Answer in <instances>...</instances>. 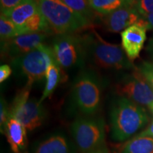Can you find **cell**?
I'll return each mask as SVG.
<instances>
[{
  "label": "cell",
  "instance_id": "6da1fadb",
  "mask_svg": "<svg viewBox=\"0 0 153 153\" xmlns=\"http://www.w3.org/2000/svg\"><path fill=\"white\" fill-rule=\"evenodd\" d=\"M149 121L143 106L125 97H118L110 109V126L112 138L125 141L145 127Z\"/></svg>",
  "mask_w": 153,
  "mask_h": 153
},
{
  "label": "cell",
  "instance_id": "7a4b0ae2",
  "mask_svg": "<svg viewBox=\"0 0 153 153\" xmlns=\"http://www.w3.org/2000/svg\"><path fill=\"white\" fill-rule=\"evenodd\" d=\"M40 12L52 33H76L87 29L91 22L60 0H36Z\"/></svg>",
  "mask_w": 153,
  "mask_h": 153
},
{
  "label": "cell",
  "instance_id": "3957f363",
  "mask_svg": "<svg viewBox=\"0 0 153 153\" xmlns=\"http://www.w3.org/2000/svg\"><path fill=\"white\" fill-rule=\"evenodd\" d=\"M84 38L87 57H89L96 65L117 70L135 68L120 45L104 41L96 31Z\"/></svg>",
  "mask_w": 153,
  "mask_h": 153
},
{
  "label": "cell",
  "instance_id": "277c9868",
  "mask_svg": "<svg viewBox=\"0 0 153 153\" xmlns=\"http://www.w3.org/2000/svg\"><path fill=\"white\" fill-rule=\"evenodd\" d=\"M51 46L54 60L61 68L82 67L87 57L85 38L76 33L57 34Z\"/></svg>",
  "mask_w": 153,
  "mask_h": 153
},
{
  "label": "cell",
  "instance_id": "5b68a950",
  "mask_svg": "<svg viewBox=\"0 0 153 153\" xmlns=\"http://www.w3.org/2000/svg\"><path fill=\"white\" fill-rule=\"evenodd\" d=\"M54 60L51 46L43 43L23 56L11 60L17 73L27 79V83L33 82L45 77L47 70Z\"/></svg>",
  "mask_w": 153,
  "mask_h": 153
},
{
  "label": "cell",
  "instance_id": "8992f818",
  "mask_svg": "<svg viewBox=\"0 0 153 153\" xmlns=\"http://www.w3.org/2000/svg\"><path fill=\"white\" fill-rule=\"evenodd\" d=\"M32 85L27 83L19 90L9 108V114L26 128L27 131H33L43 123L47 116L46 111L39 101L29 99Z\"/></svg>",
  "mask_w": 153,
  "mask_h": 153
},
{
  "label": "cell",
  "instance_id": "52a82bcc",
  "mask_svg": "<svg viewBox=\"0 0 153 153\" xmlns=\"http://www.w3.org/2000/svg\"><path fill=\"white\" fill-rule=\"evenodd\" d=\"M106 124L101 117H79L70 126L72 136L77 148L87 153L105 143Z\"/></svg>",
  "mask_w": 153,
  "mask_h": 153
},
{
  "label": "cell",
  "instance_id": "ba28073f",
  "mask_svg": "<svg viewBox=\"0 0 153 153\" xmlns=\"http://www.w3.org/2000/svg\"><path fill=\"white\" fill-rule=\"evenodd\" d=\"M72 95L80 112L86 116L94 114L101 103V87L97 76L90 71L82 72L74 82Z\"/></svg>",
  "mask_w": 153,
  "mask_h": 153
},
{
  "label": "cell",
  "instance_id": "9c48e42d",
  "mask_svg": "<svg viewBox=\"0 0 153 153\" xmlns=\"http://www.w3.org/2000/svg\"><path fill=\"white\" fill-rule=\"evenodd\" d=\"M120 97H125L140 106H149L153 103V89L137 68L131 74L122 76L115 87Z\"/></svg>",
  "mask_w": 153,
  "mask_h": 153
},
{
  "label": "cell",
  "instance_id": "30bf717a",
  "mask_svg": "<svg viewBox=\"0 0 153 153\" xmlns=\"http://www.w3.org/2000/svg\"><path fill=\"white\" fill-rule=\"evenodd\" d=\"M48 36L49 33L46 32L30 33L1 41V55L7 56L11 60L23 56L43 44Z\"/></svg>",
  "mask_w": 153,
  "mask_h": 153
},
{
  "label": "cell",
  "instance_id": "8fae6325",
  "mask_svg": "<svg viewBox=\"0 0 153 153\" xmlns=\"http://www.w3.org/2000/svg\"><path fill=\"white\" fill-rule=\"evenodd\" d=\"M77 148L65 133L53 132L36 140L28 153H76Z\"/></svg>",
  "mask_w": 153,
  "mask_h": 153
},
{
  "label": "cell",
  "instance_id": "7c38bea8",
  "mask_svg": "<svg viewBox=\"0 0 153 153\" xmlns=\"http://www.w3.org/2000/svg\"><path fill=\"white\" fill-rule=\"evenodd\" d=\"M142 16L137 11L135 6L126 4L123 7L106 15L104 24L106 29L113 33H118L132 25L138 24Z\"/></svg>",
  "mask_w": 153,
  "mask_h": 153
},
{
  "label": "cell",
  "instance_id": "4fadbf2b",
  "mask_svg": "<svg viewBox=\"0 0 153 153\" xmlns=\"http://www.w3.org/2000/svg\"><path fill=\"white\" fill-rule=\"evenodd\" d=\"M146 31L145 26L135 24L120 33L122 48L131 61L138 57L146 41Z\"/></svg>",
  "mask_w": 153,
  "mask_h": 153
},
{
  "label": "cell",
  "instance_id": "5bb4252c",
  "mask_svg": "<svg viewBox=\"0 0 153 153\" xmlns=\"http://www.w3.org/2000/svg\"><path fill=\"white\" fill-rule=\"evenodd\" d=\"M27 130L16 118L9 116L4 126L3 133L7 137L11 150L14 153H22L28 145Z\"/></svg>",
  "mask_w": 153,
  "mask_h": 153
},
{
  "label": "cell",
  "instance_id": "9a60e30c",
  "mask_svg": "<svg viewBox=\"0 0 153 153\" xmlns=\"http://www.w3.org/2000/svg\"><path fill=\"white\" fill-rule=\"evenodd\" d=\"M39 12L37 1L31 0L23 3L12 10L2 14L10 19L20 29L22 34H25V26Z\"/></svg>",
  "mask_w": 153,
  "mask_h": 153
},
{
  "label": "cell",
  "instance_id": "2e32d148",
  "mask_svg": "<svg viewBox=\"0 0 153 153\" xmlns=\"http://www.w3.org/2000/svg\"><path fill=\"white\" fill-rule=\"evenodd\" d=\"M120 153H153V137L137 135L124 144Z\"/></svg>",
  "mask_w": 153,
  "mask_h": 153
},
{
  "label": "cell",
  "instance_id": "e0dca14e",
  "mask_svg": "<svg viewBox=\"0 0 153 153\" xmlns=\"http://www.w3.org/2000/svg\"><path fill=\"white\" fill-rule=\"evenodd\" d=\"M60 67L57 64L55 60L52 61L48 68L45 74V86L41 97L40 98V104H42L44 100H45L52 94L55 89L58 85L60 81Z\"/></svg>",
  "mask_w": 153,
  "mask_h": 153
},
{
  "label": "cell",
  "instance_id": "ac0fdd59",
  "mask_svg": "<svg viewBox=\"0 0 153 153\" xmlns=\"http://www.w3.org/2000/svg\"><path fill=\"white\" fill-rule=\"evenodd\" d=\"M88 1L94 11L102 15L109 14L126 4H129L128 0H88Z\"/></svg>",
  "mask_w": 153,
  "mask_h": 153
},
{
  "label": "cell",
  "instance_id": "d6986e66",
  "mask_svg": "<svg viewBox=\"0 0 153 153\" xmlns=\"http://www.w3.org/2000/svg\"><path fill=\"white\" fill-rule=\"evenodd\" d=\"M22 35L19 28L10 19L1 14L0 16V36L1 41H7L16 36Z\"/></svg>",
  "mask_w": 153,
  "mask_h": 153
},
{
  "label": "cell",
  "instance_id": "ffe728a7",
  "mask_svg": "<svg viewBox=\"0 0 153 153\" xmlns=\"http://www.w3.org/2000/svg\"><path fill=\"white\" fill-rule=\"evenodd\" d=\"M70 8L79 13L91 22L94 18V12L89 5L88 0H60Z\"/></svg>",
  "mask_w": 153,
  "mask_h": 153
},
{
  "label": "cell",
  "instance_id": "44dd1931",
  "mask_svg": "<svg viewBox=\"0 0 153 153\" xmlns=\"http://www.w3.org/2000/svg\"><path fill=\"white\" fill-rule=\"evenodd\" d=\"M137 69L153 89V62L144 61L140 65Z\"/></svg>",
  "mask_w": 153,
  "mask_h": 153
},
{
  "label": "cell",
  "instance_id": "7402d4cb",
  "mask_svg": "<svg viewBox=\"0 0 153 153\" xmlns=\"http://www.w3.org/2000/svg\"><path fill=\"white\" fill-rule=\"evenodd\" d=\"M135 8L141 16L153 13V0H140L135 5Z\"/></svg>",
  "mask_w": 153,
  "mask_h": 153
},
{
  "label": "cell",
  "instance_id": "603a6c76",
  "mask_svg": "<svg viewBox=\"0 0 153 153\" xmlns=\"http://www.w3.org/2000/svg\"><path fill=\"white\" fill-rule=\"evenodd\" d=\"M31 0H0L1 14H5L22 4Z\"/></svg>",
  "mask_w": 153,
  "mask_h": 153
},
{
  "label": "cell",
  "instance_id": "cb8c5ba5",
  "mask_svg": "<svg viewBox=\"0 0 153 153\" xmlns=\"http://www.w3.org/2000/svg\"><path fill=\"white\" fill-rule=\"evenodd\" d=\"M9 116V108L6 102L5 99L1 97V102H0V129L1 133H3L4 126L7 122Z\"/></svg>",
  "mask_w": 153,
  "mask_h": 153
},
{
  "label": "cell",
  "instance_id": "d4e9b609",
  "mask_svg": "<svg viewBox=\"0 0 153 153\" xmlns=\"http://www.w3.org/2000/svg\"><path fill=\"white\" fill-rule=\"evenodd\" d=\"M12 72L11 67L8 65H1L0 67V82L2 83L10 76Z\"/></svg>",
  "mask_w": 153,
  "mask_h": 153
},
{
  "label": "cell",
  "instance_id": "484cf974",
  "mask_svg": "<svg viewBox=\"0 0 153 153\" xmlns=\"http://www.w3.org/2000/svg\"><path fill=\"white\" fill-rule=\"evenodd\" d=\"M138 24H140L145 26L147 30H153V13L145 16H142Z\"/></svg>",
  "mask_w": 153,
  "mask_h": 153
},
{
  "label": "cell",
  "instance_id": "4316f807",
  "mask_svg": "<svg viewBox=\"0 0 153 153\" xmlns=\"http://www.w3.org/2000/svg\"><path fill=\"white\" fill-rule=\"evenodd\" d=\"M138 135H141V136H148L153 137V120L151 121V123L148 126V128L145 131L139 133Z\"/></svg>",
  "mask_w": 153,
  "mask_h": 153
},
{
  "label": "cell",
  "instance_id": "83f0119b",
  "mask_svg": "<svg viewBox=\"0 0 153 153\" xmlns=\"http://www.w3.org/2000/svg\"><path fill=\"white\" fill-rule=\"evenodd\" d=\"M87 153H109V150H108V148H107L106 143H104L101 146L99 147V148H96L94 150H91Z\"/></svg>",
  "mask_w": 153,
  "mask_h": 153
},
{
  "label": "cell",
  "instance_id": "f1b7e54d",
  "mask_svg": "<svg viewBox=\"0 0 153 153\" xmlns=\"http://www.w3.org/2000/svg\"><path fill=\"white\" fill-rule=\"evenodd\" d=\"M146 49L149 53V55H150V57H152V59L153 60V36L150 38V41H149Z\"/></svg>",
  "mask_w": 153,
  "mask_h": 153
},
{
  "label": "cell",
  "instance_id": "f546056e",
  "mask_svg": "<svg viewBox=\"0 0 153 153\" xmlns=\"http://www.w3.org/2000/svg\"><path fill=\"white\" fill-rule=\"evenodd\" d=\"M128 3L130 4L133 5L135 7V5H136L140 1V0H128Z\"/></svg>",
  "mask_w": 153,
  "mask_h": 153
},
{
  "label": "cell",
  "instance_id": "4dcf8cb0",
  "mask_svg": "<svg viewBox=\"0 0 153 153\" xmlns=\"http://www.w3.org/2000/svg\"><path fill=\"white\" fill-rule=\"evenodd\" d=\"M148 108H149V109H150V112L152 113V114L153 115V103L152 104H150V106H148Z\"/></svg>",
  "mask_w": 153,
  "mask_h": 153
}]
</instances>
